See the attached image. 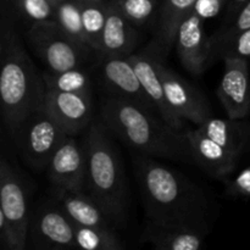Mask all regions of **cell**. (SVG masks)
Returning <instances> with one entry per match:
<instances>
[{"label":"cell","mask_w":250,"mask_h":250,"mask_svg":"<svg viewBox=\"0 0 250 250\" xmlns=\"http://www.w3.org/2000/svg\"><path fill=\"white\" fill-rule=\"evenodd\" d=\"M132 160L148 221L209 232V202L202 188L146 154L134 153Z\"/></svg>","instance_id":"6da1fadb"},{"label":"cell","mask_w":250,"mask_h":250,"mask_svg":"<svg viewBox=\"0 0 250 250\" xmlns=\"http://www.w3.org/2000/svg\"><path fill=\"white\" fill-rule=\"evenodd\" d=\"M100 119L110 133L136 153L193 163L185 132L171 127L160 115L139 103L110 94L103 100Z\"/></svg>","instance_id":"7a4b0ae2"},{"label":"cell","mask_w":250,"mask_h":250,"mask_svg":"<svg viewBox=\"0 0 250 250\" xmlns=\"http://www.w3.org/2000/svg\"><path fill=\"white\" fill-rule=\"evenodd\" d=\"M0 99L10 134L45 103L46 85L11 21H2L0 34Z\"/></svg>","instance_id":"3957f363"},{"label":"cell","mask_w":250,"mask_h":250,"mask_svg":"<svg viewBox=\"0 0 250 250\" xmlns=\"http://www.w3.org/2000/svg\"><path fill=\"white\" fill-rule=\"evenodd\" d=\"M87 158L85 192L114 225H122L128 210V183L119 150L105 125L94 122L83 141Z\"/></svg>","instance_id":"277c9868"},{"label":"cell","mask_w":250,"mask_h":250,"mask_svg":"<svg viewBox=\"0 0 250 250\" xmlns=\"http://www.w3.org/2000/svg\"><path fill=\"white\" fill-rule=\"evenodd\" d=\"M26 186L19 171L5 156L0 163V242L9 250H23L29 233Z\"/></svg>","instance_id":"5b68a950"},{"label":"cell","mask_w":250,"mask_h":250,"mask_svg":"<svg viewBox=\"0 0 250 250\" xmlns=\"http://www.w3.org/2000/svg\"><path fill=\"white\" fill-rule=\"evenodd\" d=\"M28 41L50 72L84 67L89 54L94 51L71 38L54 20L32 23Z\"/></svg>","instance_id":"8992f818"},{"label":"cell","mask_w":250,"mask_h":250,"mask_svg":"<svg viewBox=\"0 0 250 250\" xmlns=\"http://www.w3.org/2000/svg\"><path fill=\"white\" fill-rule=\"evenodd\" d=\"M66 136L45 106L29 115L11 134L22 158L36 170L48 167L51 156Z\"/></svg>","instance_id":"52a82bcc"},{"label":"cell","mask_w":250,"mask_h":250,"mask_svg":"<svg viewBox=\"0 0 250 250\" xmlns=\"http://www.w3.org/2000/svg\"><path fill=\"white\" fill-rule=\"evenodd\" d=\"M28 236L37 249L77 248L75 222L56 200L42 205L34 212Z\"/></svg>","instance_id":"ba28073f"},{"label":"cell","mask_w":250,"mask_h":250,"mask_svg":"<svg viewBox=\"0 0 250 250\" xmlns=\"http://www.w3.org/2000/svg\"><path fill=\"white\" fill-rule=\"evenodd\" d=\"M164 60L159 62V72L168 106L178 119L199 126L211 117L209 102L197 88L168 68Z\"/></svg>","instance_id":"9c48e42d"},{"label":"cell","mask_w":250,"mask_h":250,"mask_svg":"<svg viewBox=\"0 0 250 250\" xmlns=\"http://www.w3.org/2000/svg\"><path fill=\"white\" fill-rule=\"evenodd\" d=\"M165 58V54L159 49V46L153 41L141 51L129 55V59H131L142 83V87L150 99L151 104L155 107V111L171 127L178 129V131H182L183 120L178 119L172 112L171 107L168 106L165 93H164L160 72H159V62Z\"/></svg>","instance_id":"30bf717a"},{"label":"cell","mask_w":250,"mask_h":250,"mask_svg":"<svg viewBox=\"0 0 250 250\" xmlns=\"http://www.w3.org/2000/svg\"><path fill=\"white\" fill-rule=\"evenodd\" d=\"M225 70L217 88V98L227 117L243 120L250 114V72L248 60L225 58Z\"/></svg>","instance_id":"8fae6325"},{"label":"cell","mask_w":250,"mask_h":250,"mask_svg":"<svg viewBox=\"0 0 250 250\" xmlns=\"http://www.w3.org/2000/svg\"><path fill=\"white\" fill-rule=\"evenodd\" d=\"M48 177L54 187L84 190L87 158L83 143L66 136L48 164Z\"/></svg>","instance_id":"7c38bea8"},{"label":"cell","mask_w":250,"mask_h":250,"mask_svg":"<svg viewBox=\"0 0 250 250\" xmlns=\"http://www.w3.org/2000/svg\"><path fill=\"white\" fill-rule=\"evenodd\" d=\"M204 20L193 10L178 27L175 45L183 67L200 76L211 63L210 38L205 34Z\"/></svg>","instance_id":"4fadbf2b"},{"label":"cell","mask_w":250,"mask_h":250,"mask_svg":"<svg viewBox=\"0 0 250 250\" xmlns=\"http://www.w3.org/2000/svg\"><path fill=\"white\" fill-rule=\"evenodd\" d=\"M44 106L68 136H77L93 122L92 94L48 89Z\"/></svg>","instance_id":"5bb4252c"},{"label":"cell","mask_w":250,"mask_h":250,"mask_svg":"<svg viewBox=\"0 0 250 250\" xmlns=\"http://www.w3.org/2000/svg\"><path fill=\"white\" fill-rule=\"evenodd\" d=\"M102 59V78L111 95L126 98L155 111L144 92L129 56H99ZM158 114V112H156Z\"/></svg>","instance_id":"9a60e30c"},{"label":"cell","mask_w":250,"mask_h":250,"mask_svg":"<svg viewBox=\"0 0 250 250\" xmlns=\"http://www.w3.org/2000/svg\"><path fill=\"white\" fill-rule=\"evenodd\" d=\"M189 143L193 163L215 178H226L236 170L239 154L229 150L198 129L185 131Z\"/></svg>","instance_id":"2e32d148"},{"label":"cell","mask_w":250,"mask_h":250,"mask_svg":"<svg viewBox=\"0 0 250 250\" xmlns=\"http://www.w3.org/2000/svg\"><path fill=\"white\" fill-rule=\"evenodd\" d=\"M137 42L138 32L136 24L132 23L110 0L98 56H129L133 54Z\"/></svg>","instance_id":"e0dca14e"},{"label":"cell","mask_w":250,"mask_h":250,"mask_svg":"<svg viewBox=\"0 0 250 250\" xmlns=\"http://www.w3.org/2000/svg\"><path fill=\"white\" fill-rule=\"evenodd\" d=\"M54 199L76 225L82 226H114L107 215L84 190L54 187Z\"/></svg>","instance_id":"ac0fdd59"},{"label":"cell","mask_w":250,"mask_h":250,"mask_svg":"<svg viewBox=\"0 0 250 250\" xmlns=\"http://www.w3.org/2000/svg\"><path fill=\"white\" fill-rule=\"evenodd\" d=\"M205 234L183 227L163 226L146 222L142 241L159 250H198L203 247Z\"/></svg>","instance_id":"d6986e66"},{"label":"cell","mask_w":250,"mask_h":250,"mask_svg":"<svg viewBox=\"0 0 250 250\" xmlns=\"http://www.w3.org/2000/svg\"><path fill=\"white\" fill-rule=\"evenodd\" d=\"M197 129L239 155L244 153L250 142V125L242 120L215 119L211 116Z\"/></svg>","instance_id":"ffe728a7"},{"label":"cell","mask_w":250,"mask_h":250,"mask_svg":"<svg viewBox=\"0 0 250 250\" xmlns=\"http://www.w3.org/2000/svg\"><path fill=\"white\" fill-rule=\"evenodd\" d=\"M195 2L197 0H164L161 2L158 31L153 42L165 55L175 45L178 27L193 11Z\"/></svg>","instance_id":"44dd1931"},{"label":"cell","mask_w":250,"mask_h":250,"mask_svg":"<svg viewBox=\"0 0 250 250\" xmlns=\"http://www.w3.org/2000/svg\"><path fill=\"white\" fill-rule=\"evenodd\" d=\"M80 4L85 41L98 53L106 23L110 0H80Z\"/></svg>","instance_id":"7402d4cb"},{"label":"cell","mask_w":250,"mask_h":250,"mask_svg":"<svg viewBox=\"0 0 250 250\" xmlns=\"http://www.w3.org/2000/svg\"><path fill=\"white\" fill-rule=\"evenodd\" d=\"M77 248L85 250H122L121 239L112 226H82L75 224Z\"/></svg>","instance_id":"603a6c76"},{"label":"cell","mask_w":250,"mask_h":250,"mask_svg":"<svg viewBox=\"0 0 250 250\" xmlns=\"http://www.w3.org/2000/svg\"><path fill=\"white\" fill-rule=\"evenodd\" d=\"M43 78L48 89L92 94V81L84 67L70 68L60 72L49 71L43 73Z\"/></svg>","instance_id":"cb8c5ba5"},{"label":"cell","mask_w":250,"mask_h":250,"mask_svg":"<svg viewBox=\"0 0 250 250\" xmlns=\"http://www.w3.org/2000/svg\"><path fill=\"white\" fill-rule=\"evenodd\" d=\"M54 21L65 33L78 43L88 45L83 31L82 12L80 0H62L55 5ZM89 46V45H88Z\"/></svg>","instance_id":"d4e9b609"},{"label":"cell","mask_w":250,"mask_h":250,"mask_svg":"<svg viewBox=\"0 0 250 250\" xmlns=\"http://www.w3.org/2000/svg\"><path fill=\"white\" fill-rule=\"evenodd\" d=\"M250 28V0L239 10L233 20L226 26H222L220 31L212 37H210V45H211V62L214 60L217 51L229 43L232 38L241 32Z\"/></svg>","instance_id":"484cf974"},{"label":"cell","mask_w":250,"mask_h":250,"mask_svg":"<svg viewBox=\"0 0 250 250\" xmlns=\"http://www.w3.org/2000/svg\"><path fill=\"white\" fill-rule=\"evenodd\" d=\"M117 9L136 26H143L154 19L160 9L159 0H111Z\"/></svg>","instance_id":"4316f807"},{"label":"cell","mask_w":250,"mask_h":250,"mask_svg":"<svg viewBox=\"0 0 250 250\" xmlns=\"http://www.w3.org/2000/svg\"><path fill=\"white\" fill-rule=\"evenodd\" d=\"M17 11L32 23L54 20V0H12Z\"/></svg>","instance_id":"83f0119b"},{"label":"cell","mask_w":250,"mask_h":250,"mask_svg":"<svg viewBox=\"0 0 250 250\" xmlns=\"http://www.w3.org/2000/svg\"><path fill=\"white\" fill-rule=\"evenodd\" d=\"M229 56L249 60L250 59V28L241 32V33H238L234 38H232L229 43L225 44V45L217 51L214 60L219 58L221 59L229 58Z\"/></svg>","instance_id":"f1b7e54d"},{"label":"cell","mask_w":250,"mask_h":250,"mask_svg":"<svg viewBox=\"0 0 250 250\" xmlns=\"http://www.w3.org/2000/svg\"><path fill=\"white\" fill-rule=\"evenodd\" d=\"M227 193L233 197H250V166L227 183Z\"/></svg>","instance_id":"f546056e"},{"label":"cell","mask_w":250,"mask_h":250,"mask_svg":"<svg viewBox=\"0 0 250 250\" xmlns=\"http://www.w3.org/2000/svg\"><path fill=\"white\" fill-rule=\"evenodd\" d=\"M226 0H197L194 12L203 20L212 19L220 14Z\"/></svg>","instance_id":"4dcf8cb0"},{"label":"cell","mask_w":250,"mask_h":250,"mask_svg":"<svg viewBox=\"0 0 250 250\" xmlns=\"http://www.w3.org/2000/svg\"><path fill=\"white\" fill-rule=\"evenodd\" d=\"M249 0H229V6H227V17H226V24H229L232 20L236 17V15L238 14L239 10L244 6V5L248 2Z\"/></svg>","instance_id":"1f68e13d"},{"label":"cell","mask_w":250,"mask_h":250,"mask_svg":"<svg viewBox=\"0 0 250 250\" xmlns=\"http://www.w3.org/2000/svg\"><path fill=\"white\" fill-rule=\"evenodd\" d=\"M54 1L56 2V4H58V2H60V1H62V0H54Z\"/></svg>","instance_id":"d6a6232c"}]
</instances>
